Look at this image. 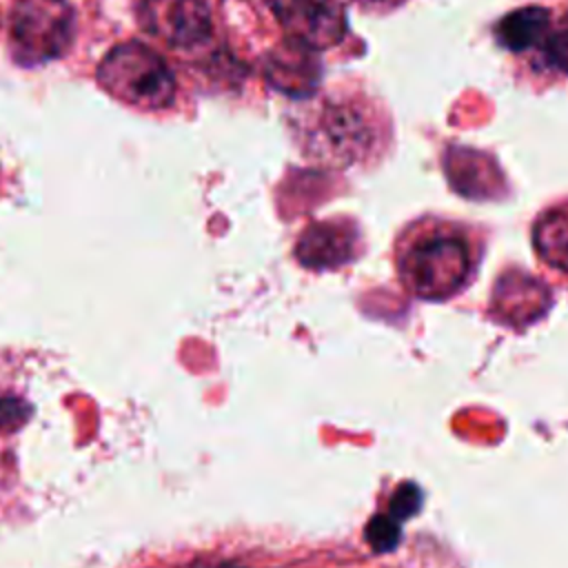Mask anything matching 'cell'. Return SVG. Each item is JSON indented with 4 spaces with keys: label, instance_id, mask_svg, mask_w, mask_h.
<instances>
[{
    "label": "cell",
    "instance_id": "cell-1",
    "mask_svg": "<svg viewBox=\"0 0 568 568\" xmlns=\"http://www.w3.org/2000/svg\"><path fill=\"white\" fill-rule=\"evenodd\" d=\"M404 286L422 300H446L457 295L475 271L473 246L466 235L453 229L417 233L397 260Z\"/></svg>",
    "mask_w": 568,
    "mask_h": 568
},
{
    "label": "cell",
    "instance_id": "cell-2",
    "mask_svg": "<svg viewBox=\"0 0 568 568\" xmlns=\"http://www.w3.org/2000/svg\"><path fill=\"white\" fill-rule=\"evenodd\" d=\"M95 78L111 98L129 106L155 111L175 98V78L169 64L151 47L135 40L115 44L100 60Z\"/></svg>",
    "mask_w": 568,
    "mask_h": 568
},
{
    "label": "cell",
    "instance_id": "cell-3",
    "mask_svg": "<svg viewBox=\"0 0 568 568\" xmlns=\"http://www.w3.org/2000/svg\"><path fill=\"white\" fill-rule=\"evenodd\" d=\"M75 13L67 0H18L9 22L13 60L38 67L62 58L73 44Z\"/></svg>",
    "mask_w": 568,
    "mask_h": 568
},
{
    "label": "cell",
    "instance_id": "cell-4",
    "mask_svg": "<svg viewBox=\"0 0 568 568\" xmlns=\"http://www.w3.org/2000/svg\"><path fill=\"white\" fill-rule=\"evenodd\" d=\"M140 27L173 49H195L211 38V13L202 0H142Z\"/></svg>",
    "mask_w": 568,
    "mask_h": 568
},
{
    "label": "cell",
    "instance_id": "cell-5",
    "mask_svg": "<svg viewBox=\"0 0 568 568\" xmlns=\"http://www.w3.org/2000/svg\"><path fill=\"white\" fill-rule=\"evenodd\" d=\"M288 40L311 51L335 47L346 33V18L333 0H266Z\"/></svg>",
    "mask_w": 568,
    "mask_h": 568
},
{
    "label": "cell",
    "instance_id": "cell-6",
    "mask_svg": "<svg viewBox=\"0 0 568 568\" xmlns=\"http://www.w3.org/2000/svg\"><path fill=\"white\" fill-rule=\"evenodd\" d=\"M357 248V233L346 222L311 224L297 242V260L311 268H335Z\"/></svg>",
    "mask_w": 568,
    "mask_h": 568
},
{
    "label": "cell",
    "instance_id": "cell-7",
    "mask_svg": "<svg viewBox=\"0 0 568 568\" xmlns=\"http://www.w3.org/2000/svg\"><path fill=\"white\" fill-rule=\"evenodd\" d=\"M315 51L288 42L284 49L275 51L266 64L268 82L288 93V95H304L320 78V67L315 62Z\"/></svg>",
    "mask_w": 568,
    "mask_h": 568
},
{
    "label": "cell",
    "instance_id": "cell-8",
    "mask_svg": "<svg viewBox=\"0 0 568 568\" xmlns=\"http://www.w3.org/2000/svg\"><path fill=\"white\" fill-rule=\"evenodd\" d=\"M317 124L320 146L333 155L348 158L368 140L364 122L346 106H328Z\"/></svg>",
    "mask_w": 568,
    "mask_h": 568
},
{
    "label": "cell",
    "instance_id": "cell-9",
    "mask_svg": "<svg viewBox=\"0 0 568 568\" xmlns=\"http://www.w3.org/2000/svg\"><path fill=\"white\" fill-rule=\"evenodd\" d=\"M550 33V13L544 7H521L506 13L497 24V40L510 51H526Z\"/></svg>",
    "mask_w": 568,
    "mask_h": 568
},
{
    "label": "cell",
    "instance_id": "cell-10",
    "mask_svg": "<svg viewBox=\"0 0 568 568\" xmlns=\"http://www.w3.org/2000/svg\"><path fill=\"white\" fill-rule=\"evenodd\" d=\"M532 242L548 266L568 273V206L544 213L535 224Z\"/></svg>",
    "mask_w": 568,
    "mask_h": 568
},
{
    "label": "cell",
    "instance_id": "cell-11",
    "mask_svg": "<svg viewBox=\"0 0 568 568\" xmlns=\"http://www.w3.org/2000/svg\"><path fill=\"white\" fill-rule=\"evenodd\" d=\"M402 537V530H399V524L397 519L393 517H386V515H375L368 526H366V539L368 544L379 550V552H386V550H393L397 546Z\"/></svg>",
    "mask_w": 568,
    "mask_h": 568
},
{
    "label": "cell",
    "instance_id": "cell-12",
    "mask_svg": "<svg viewBox=\"0 0 568 568\" xmlns=\"http://www.w3.org/2000/svg\"><path fill=\"white\" fill-rule=\"evenodd\" d=\"M419 504H422V490L415 484H402L393 493L388 508H390L393 519L402 521V519H408L410 515H415L419 510Z\"/></svg>",
    "mask_w": 568,
    "mask_h": 568
},
{
    "label": "cell",
    "instance_id": "cell-13",
    "mask_svg": "<svg viewBox=\"0 0 568 568\" xmlns=\"http://www.w3.org/2000/svg\"><path fill=\"white\" fill-rule=\"evenodd\" d=\"M546 44V58L548 62L568 73V18L561 22V27L552 33H548V38L544 40Z\"/></svg>",
    "mask_w": 568,
    "mask_h": 568
},
{
    "label": "cell",
    "instance_id": "cell-14",
    "mask_svg": "<svg viewBox=\"0 0 568 568\" xmlns=\"http://www.w3.org/2000/svg\"><path fill=\"white\" fill-rule=\"evenodd\" d=\"M29 413H31V408L22 399L2 397L0 399V430H4V433L16 430L18 426H22L27 422Z\"/></svg>",
    "mask_w": 568,
    "mask_h": 568
},
{
    "label": "cell",
    "instance_id": "cell-15",
    "mask_svg": "<svg viewBox=\"0 0 568 568\" xmlns=\"http://www.w3.org/2000/svg\"><path fill=\"white\" fill-rule=\"evenodd\" d=\"M359 4H366L371 9H393L397 4H402L404 0H357Z\"/></svg>",
    "mask_w": 568,
    "mask_h": 568
},
{
    "label": "cell",
    "instance_id": "cell-16",
    "mask_svg": "<svg viewBox=\"0 0 568 568\" xmlns=\"http://www.w3.org/2000/svg\"><path fill=\"white\" fill-rule=\"evenodd\" d=\"M193 568H200V566H193Z\"/></svg>",
    "mask_w": 568,
    "mask_h": 568
}]
</instances>
